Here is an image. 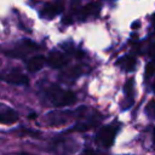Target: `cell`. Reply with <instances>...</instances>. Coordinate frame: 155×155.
Listing matches in <instances>:
<instances>
[{
  "mask_svg": "<svg viewBox=\"0 0 155 155\" xmlns=\"http://www.w3.org/2000/svg\"><path fill=\"white\" fill-rule=\"evenodd\" d=\"M153 90H154V92H155V81H154V84H153Z\"/></svg>",
  "mask_w": 155,
  "mask_h": 155,
  "instance_id": "18",
  "label": "cell"
},
{
  "mask_svg": "<svg viewBox=\"0 0 155 155\" xmlns=\"http://www.w3.org/2000/svg\"><path fill=\"white\" fill-rule=\"evenodd\" d=\"M149 54L153 59H155V44H153L150 47H149Z\"/></svg>",
  "mask_w": 155,
  "mask_h": 155,
  "instance_id": "13",
  "label": "cell"
},
{
  "mask_svg": "<svg viewBox=\"0 0 155 155\" xmlns=\"http://www.w3.org/2000/svg\"><path fill=\"white\" fill-rule=\"evenodd\" d=\"M116 127L109 125V126H104L99 130V132L97 133V137H96V142L102 145L103 148H109L113 145L114 143V139H115V136H116Z\"/></svg>",
  "mask_w": 155,
  "mask_h": 155,
  "instance_id": "3",
  "label": "cell"
},
{
  "mask_svg": "<svg viewBox=\"0 0 155 155\" xmlns=\"http://www.w3.org/2000/svg\"><path fill=\"white\" fill-rule=\"evenodd\" d=\"M46 63L54 69H61L63 67H65L68 64V58L61 53V52H52L47 58H46Z\"/></svg>",
  "mask_w": 155,
  "mask_h": 155,
  "instance_id": "6",
  "label": "cell"
},
{
  "mask_svg": "<svg viewBox=\"0 0 155 155\" xmlns=\"http://www.w3.org/2000/svg\"><path fill=\"white\" fill-rule=\"evenodd\" d=\"M0 79L5 82H8V84H12V85H19V86H25L29 84V79L25 74L21 73L19 70L17 69H12V70H8L6 73H4Z\"/></svg>",
  "mask_w": 155,
  "mask_h": 155,
  "instance_id": "4",
  "label": "cell"
},
{
  "mask_svg": "<svg viewBox=\"0 0 155 155\" xmlns=\"http://www.w3.org/2000/svg\"><path fill=\"white\" fill-rule=\"evenodd\" d=\"M18 119H19V115L15 109L10 108L6 104L0 103V124L12 125V124L17 122Z\"/></svg>",
  "mask_w": 155,
  "mask_h": 155,
  "instance_id": "5",
  "label": "cell"
},
{
  "mask_svg": "<svg viewBox=\"0 0 155 155\" xmlns=\"http://www.w3.org/2000/svg\"><path fill=\"white\" fill-rule=\"evenodd\" d=\"M148 108H150V109L153 110L151 113H154V114H155V102H154V101H153V102H151V103L148 105Z\"/></svg>",
  "mask_w": 155,
  "mask_h": 155,
  "instance_id": "15",
  "label": "cell"
},
{
  "mask_svg": "<svg viewBox=\"0 0 155 155\" xmlns=\"http://www.w3.org/2000/svg\"><path fill=\"white\" fill-rule=\"evenodd\" d=\"M153 139H154V143H155V128H154V132H153Z\"/></svg>",
  "mask_w": 155,
  "mask_h": 155,
  "instance_id": "17",
  "label": "cell"
},
{
  "mask_svg": "<svg viewBox=\"0 0 155 155\" xmlns=\"http://www.w3.org/2000/svg\"><path fill=\"white\" fill-rule=\"evenodd\" d=\"M84 155H98V154L94 150H92V149H85Z\"/></svg>",
  "mask_w": 155,
  "mask_h": 155,
  "instance_id": "14",
  "label": "cell"
},
{
  "mask_svg": "<svg viewBox=\"0 0 155 155\" xmlns=\"http://www.w3.org/2000/svg\"><path fill=\"white\" fill-rule=\"evenodd\" d=\"M119 64H120L125 70L131 71V70H133L134 67H136V59H134V57H132V56H125L124 58H121V59L119 61Z\"/></svg>",
  "mask_w": 155,
  "mask_h": 155,
  "instance_id": "10",
  "label": "cell"
},
{
  "mask_svg": "<svg viewBox=\"0 0 155 155\" xmlns=\"http://www.w3.org/2000/svg\"><path fill=\"white\" fill-rule=\"evenodd\" d=\"M99 10H101L99 2L92 1V2H90V4H87V5H85V6L81 8V11H80V18H81V19H86V18H88V17H92V16L97 15V13L99 12Z\"/></svg>",
  "mask_w": 155,
  "mask_h": 155,
  "instance_id": "9",
  "label": "cell"
},
{
  "mask_svg": "<svg viewBox=\"0 0 155 155\" xmlns=\"http://www.w3.org/2000/svg\"><path fill=\"white\" fill-rule=\"evenodd\" d=\"M18 155H34V154H30V153H24V151H23V153H19Z\"/></svg>",
  "mask_w": 155,
  "mask_h": 155,
  "instance_id": "16",
  "label": "cell"
},
{
  "mask_svg": "<svg viewBox=\"0 0 155 155\" xmlns=\"http://www.w3.org/2000/svg\"><path fill=\"white\" fill-rule=\"evenodd\" d=\"M38 48H39V46L36 44H34L33 41L23 40V41L18 42L13 48L8 50L6 52V54L10 56V57H13V58H23L28 53H30L33 51H36Z\"/></svg>",
  "mask_w": 155,
  "mask_h": 155,
  "instance_id": "2",
  "label": "cell"
},
{
  "mask_svg": "<svg viewBox=\"0 0 155 155\" xmlns=\"http://www.w3.org/2000/svg\"><path fill=\"white\" fill-rule=\"evenodd\" d=\"M63 4L62 2H51L44 6V8L41 10V16L44 18H54L57 15H59L63 11Z\"/></svg>",
  "mask_w": 155,
  "mask_h": 155,
  "instance_id": "7",
  "label": "cell"
},
{
  "mask_svg": "<svg viewBox=\"0 0 155 155\" xmlns=\"http://www.w3.org/2000/svg\"><path fill=\"white\" fill-rule=\"evenodd\" d=\"M46 64V58L44 56H33L31 58H29L25 63L27 70L30 73H35L39 71L40 69L44 68V65Z\"/></svg>",
  "mask_w": 155,
  "mask_h": 155,
  "instance_id": "8",
  "label": "cell"
},
{
  "mask_svg": "<svg viewBox=\"0 0 155 155\" xmlns=\"http://www.w3.org/2000/svg\"><path fill=\"white\" fill-rule=\"evenodd\" d=\"M153 23H154V28H155V16H154V19H153Z\"/></svg>",
  "mask_w": 155,
  "mask_h": 155,
  "instance_id": "19",
  "label": "cell"
},
{
  "mask_svg": "<svg viewBox=\"0 0 155 155\" xmlns=\"http://www.w3.org/2000/svg\"><path fill=\"white\" fill-rule=\"evenodd\" d=\"M155 74V59H153L151 62H149L145 67V76H153Z\"/></svg>",
  "mask_w": 155,
  "mask_h": 155,
  "instance_id": "11",
  "label": "cell"
},
{
  "mask_svg": "<svg viewBox=\"0 0 155 155\" xmlns=\"http://www.w3.org/2000/svg\"><path fill=\"white\" fill-rule=\"evenodd\" d=\"M45 94L47 99L54 107H67L71 105L76 102V96L65 88H62L57 85H51L45 90Z\"/></svg>",
  "mask_w": 155,
  "mask_h": 155,
  "instance_id": "1",
  "label": "cell"
},
{
  "mask_svg": "<svg viewBox=\"0 0 155 155\" xmlns=\"http://www.w3.org/2000/svg\"><path fill=\"white\" fill-rule=\"evenodd\" d=\"M125 92H126V94L128 97L132 96V93H133V80H128L126 82V85H125Z\"/></svg>",
  "mask_w": 155,
  "mask_h": 155,
  "instance_id": "12",
  "label": "cell"
}]
</instances>
